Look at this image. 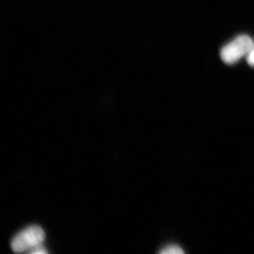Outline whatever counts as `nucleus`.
I'll use <instances>...</instances> for the list:
<instances>
[{"label": "nucleus", "instance_id": "f257e3e1", "mask_svg": "<svg viewBox=\"0 0 254 254\" xmlns=\"http://www.w3.org/2000/svg\"><path fill=\"white\" fill-rule=\"evenodd\" d=\"M45 232L38 225H32L20 232L11 241V250L15 253L30 252L35 247L43 245Z\"/></svg>", "mask_w": 254, "mask_h": 254}, {"label": "nucleus", "instance_id": "7ed1b4c3", "mask_svg": "<svg viewBox=\"0 0 254 254\" xmlns=\"http://www.w3.org/2000/svg\"><path fill=\"white\" fill-rule=\"evenodd\" d=\"M184 252L180 247L177 245H168L162 250L161 254H183Z\"/></svg>", "mask_w": 254, "mask_h": 254}, {"label": "nucleus", "instance_id": "20e7f679", "mask_svg": "<svg viewBox=\"0 0 254 254\" xmlns=\"http://www.w3.org/2000/svg\"><path fill=\"white\" fill-rule=\"evenodd\" d=\"M28 253L32 254H48V252H47L43 245H41L35 247L34 249L28 252Z\"/></svg>", "mask_w": 254, "mask_h": 254}, {"label": "nucleus", "instance_id": "39448f33", "mask_svg": "<svg viewBox=\"0 0 254 254\" xmlns=\"http://www.w3.org/2000/svg\"><path fill=\"white\" fill-rule=\"evenodd\" d=\"M247 63L252 66H254V44L247 56Z\"/></svg>", "mask_w": 254, "mask_h": 254}, {"label": "nucleus", "instance_id": "f03ea898", "mask_svg": "<svg viewBox=\"0 0 254 254\" xmlns=\"http://www.w3.org/2000/svg\"><path fill=\"white\" fill-rule=\"evenodd\" d=\"M254 44L252 38L248 36L237 37L222 48L220 53L221 59L224 63L230 64L237 63L244 57L247 56Z\"/></svg>", "mask_w": 254, "mask_h": 254}]
</instances>
